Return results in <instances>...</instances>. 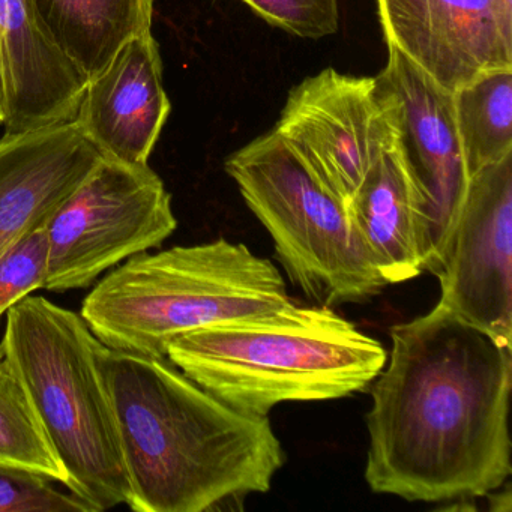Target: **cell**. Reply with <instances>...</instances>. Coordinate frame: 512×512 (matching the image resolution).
<instances>
[{"instance_id":"cell-1","label":"cell","mask_w":512,"mask_h":512,"mask_svg":"<svg viewBox=\"0 0 512 512\" xmlns=\"http://www.w3.org/2000/svg\"><path fill=\"white\" fill-rule=\"evenodd\" d=\"M371 386L365 481L409 502L475 499L512 473V346L445 305L391 328Z\"/></svg>"},{"instance_id":"cell-2","label":"cell","mask_w":512,"mask_h":512,"mask_svg":"<svg viewBox=\"0 0 512 512\" xmlns=\"http://www.w3.org/2000/svg\"><path fill=\"white\" fill-rule=\"evenodd\" d=\"M136 512H203L266 493L286 454L268 418L245 415L167 358L101 346Z\"/></svg>"},{"instance_id":"cell-3","label":"cell","mask_w":512,"mask_h":512,"mask_svg":"<svg viewBox=\"0 0 512 512\" xmlns=\"http://www.w3.org/2000/svg\"><path fill=\"white\" fill-rule=\"evenodd\" d=\"M167 359L232 409L268 418L287 401L337 400L362 391L388 355L334 308L290 301L272 313L179 335Z\"/></svg>"},{"instance_id":"cell-4","label":"cell","mask_w":512,"mask_h":512,"mask_svg":"<svg viewBox=\"0 0 512 512\" xmlns=\"http://www.w3.org/2000/svg\"><path fill=\"white\" fill-rule=\"evenodd\" d=\"M289 302L271 260L220 238L125 260L86 296L80 316L110 349L167 358L179 335Z\"/></svg>"},{"instance_id":"cell-5","label":"cell","mask_w":512,"mask_h":512,"mask_svg":"<svg viewBox=\"0 0 512 512\" xmlns=\"http://www.w3.org/2000/svg\"><path fill=\"white\" fill-rule=\"evenodd\" d=\"M0 346L67 469V490L92 512L130 508L118 422L98 364L103 343L80 313L26 296L8 310Z\"/></svg>"},{"instance_id":"cell-6","label":"cell","mask_w":512,"mask_h":512,"mask_svg":"<svg viewBox=\"0 0 512 512\" xmlns=\"http://www.w3.org/2000/svg\"><path fill=\"white\" fill-rule=\"evenodd\" d=\"M287 277L317 305L365 302L388 284L350 226L347 206L275 130L224 161Z\"/></svg>"},{"instance_id":"cell-7","label":"cell","mask_w":512,"mask_h":512,"mask_svg":"<svg viewBox=\"0 0 512 512\" xmlns=\"http://www.w3.org/2000/svg\"><path fill=\"white\" fill-rule=\"evenodd\" d=\"M44 289L92 286L125 260L161 247L178 227L172 196L149 164L103 157L47 221Z\"/></svg>"},{"instance_id":"cell-8","label":"cell","mask_w":512,"mask_h":512,"mask_svg":"<svg viewBox=\"0 0 512 512\" xmlns=\"http://www.w3.org/2000/svg\"><path fill=\"white\" fill-rule=\"evenodd\" d=\"M274 130L347 206L377 158L401 139V104L380 74L326 68L290 91Z\"/></svg>"},{"instance_id":"cell-9","label":"cell","mask_w":512,"mask_h":512,"mask_svg":"<svg viewBox=\"0 0 512 512\" xmlns=\"http://www.w3.org/2000/svg\"><path fill=\"white\" fill-rule=\"evenodd\" d=\"M436 277L440 304L512 346V155L470 176Z\"/></svg>"},{"instance_id":"cell-10","label":"cell","mask_w":512,"mask_h":512,"mask_svg":"<svg viewBox=\"0 0 512 512\" xmlns=\"http://www.w3.org/2000/svg\"><path fill=\"white\" fill-rule=\"evenodd\" d=\"M388 49L458 91L512 70V0H376Z\"/></svg>"},{"instance_id":"cell-11","label":"cell","mask_w":512,"mask_h":512,"mask_svg":"<svg viewBox=\"0 0 512 512\" xmlns=\"http://www.w3.org/2000/svg\"><path fill=\"white\" fill-rule=\"evenodd\" d=\"M380 76L400 100L401 142L427 206L422 269L436 275L469 182L455 122L454 92L437 85L395 49H388Z\"/></svg>"},{"instance_id":"cell-12","label":"cell","mask_w":512,"mask_h":512,"mask_svg":"<svg viewBox=\"0 0 512 512\" xmlns=\"http://www.w3.org/2000/svg\"><path fill=\"white\" fill-rule=\"evenodd\" d=\"M170 110L160 47L148 31L127 41L88 83L74 121L103 157L142 166Z\"/></svg>"},{"instance_id":"cell-13","label":"cell","mask_w":512,"mask_h":512,"mask_svg":"<svg viewBox=\"0 0 512 512\" xmlns=\"http://www.w3.org/2000/svg\"><path fill=\"white\" fill-rule=\"evenodd\" d=\"M103 160L76 121L0 139V253L44 226Z\"/></svg>"},{"instance_id":"cell-14","label":"cell","mask_w":512,"mask_h":512,"mask_svg":"<svg viewBox=\"0 0 512 512\" xmlns=\"http://www.w3.org/2000/svg\"><path fill=\"white\" fill-rule=\"evenodd\" d=\"M5 134L76 119L88 80L41 35L23 0H0Z\"/></svg>"},{"instance_id":"cell-15","label":"cell","mask_w":512,"mask_h":512,"mask_svg":"<svg viewBox=\"0 0 512 512\" xmlns=\"http://www.w3.org/2000/svg\"><path fill=\"white\" fill-rule=\"evenodd\" d=\"M347 215L356 238L388 286L424 272L427 206L401 139L368 170L347 203Z\"/></svg>"},{"instance_id":"cell-16","label":"cell","mask_w":512,"mask_h":512,"mask_svg":"<svg viewBox=\"0 0 512 512\" xmlns=\"http://www.w3.org/2000/svg\"><path fill=\"white\" fill-rule=\"evenodd\" d=\"M38 31L91 82L131 38L151 31L154 0H23Z\"/></svg>"},{"instance_id":"cell-17","label":"cell","mask_w":512,"mask_h":512,"mask_svg":"<svg viewBox=\"0 0 512 512\" xmlns=\"http://www.w3.org/2000/svg\"><path fill=\"white\" fill-rule=\"evenodd\" d=\"M467 176L512 155V70L491 71L454 92Z\"/></svg>"},{"instance_id":"cell-18","label":"cell","mask_w":512,"mask_h":512,"mask_svg":"<svg viewBox=\"0 0 512 512\" xmlns=\"http://www.w3.org/2000/svg\"><path fill=\"white\" fill-rule=\"evenodd\" d=\"M0 469L43 476L68 487V473L53 448L19 374L0 346Z\"/></svg>"},{"instance_id":"cell-19","label":"cell","mask_w":512,"mask_h":512,"mask_svg":"<svg viewBox=\"0 0 512 512\" xmlns=\"http://www.w3.org/2000/svg\"><path fill=\"white\" fill-rule=\"evenodd\" d=\"M49 257L47 226L37 227L0 253V319L17 302L44 289Z\"/></svg>"},{"instance_id":"cell-20","label":"cell","mask_w":512,"mask_h":512,"mask_svg":"<svg viewBox=\"0 0 512 512\" xmlns=\"http://www.w3.org/2000/svg\"><path fill=\"white\" fill-rule=\"evenodd\" d=\"M274 28L307 40L338 31V0H241Z\"/></svg>"},{"instance_id":"cell-21","label":"cell","mask_w":512,"mask_h":512,"mask_svg":"<svg viewBox=\"0 0 512 512\" xmlns=\"http://www.w3.org/2000/svg\"><path fill=\"white\" fill-rule=\"evenodd\" d=\"M55 484L34 473L0 469V512H92L88 503Z\"/></svg>"},{"instance_id":"cell-22","label":"cell","mask_w":512,"mask_h":512,"mask_svg":"<svg viewBox=\"0 0 512 512\" xmlns=\"http://www.w3.org/2000/svg\"><path fill=\"white\" fill-rule=\"evenodd\" d=\"M5 121V88H4V77H2V71H0V124L4 125Z\"/></svg>"}]
</instances>
